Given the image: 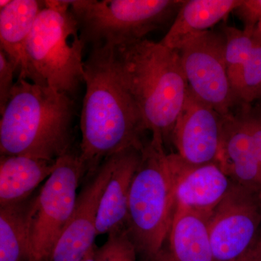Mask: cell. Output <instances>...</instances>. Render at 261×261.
Masks as SVG:
<instances>
[{
    "instance_id": "6da1fadb",
    "label": "cell",
    "mask_w": 261,
    "mask_h": 261,
    "mask_svg": "<svg viewBox=\"0 0 261 261\" xmlns=\"http://www.w3.org/2000/svg\"><path fill=\"white\" fill-rule=\"evenodd\" d=\"M86 92L81 114L80 157L91 177L105 160L142 149L145 123L114 69L111 48H93L84 61Z\"/></svg>"
},
{
    "instance_id": "7a4b0ae2",
    "label": "cell",
    "mask_w": 261,
    "mask_h": 261,
    "mask_svg": "<svg viewBox=\"0 0 261 261\" xmlns=\"http://www.w3.org/2000/svg\"><path fill=\"white\" fill-rule=\"evenodd\" d=\"M111 48L114 69L146 128L166 144L189 90L179 53L147 38Z\"/></svg>"
},
{
    "instance_id": "3957f363",
    "label": "cell",
    "mask_w": 261,
    "mask_h": 261,
    "mask_svg": "<svg viewBox=\"0 0 261 261\" xmlns=\"http://www.w3.org/2000/svg\"><path fill=\"white\" fill-rule=\"evenodd\" d=\"M73 99L18 78L0 120L2 155L56 161L70 150Z\"/></svg>"
},
{
    "instance_id": "277c9868",
    "label": "cell",
    "mask_w": 261,
    "mask_h": 261,
    "mask_svg": "<svg viewBox=\"0 0 261 261\" xmlns=\"http://www.w3.org/2000/svg\"><path fill=\"white\" fill-rule=\"evenodd\" d=\"M164 145L159 137L146 141L130 185L126 228L145 261L161 251L174 214V176Z\"/></svg>"
},
{
    "instance_id": "5b68a950",
    "label": "cell",
    "mask_w": 261,
    "mask_h": 261,
    "mask_svg": "<svg viewBox=\"0 0 261 261\" xmlns=\"http://www.w3.org/2000/svg\"><path fill=\"white\" fill-rule=\"evenodd\" d=\"M27 44L30 82L70 96L84 82L83 49L70 1L48 0Z\"/></svg>"
},
{
    "instance_id": "8992f818",
    "label": "cell",
    "mask_w": 261,
    "mask_h": 261,
    "mask_svg": "<svg viewBox=\"0 0 261 261\" xmlns=\"http://www.w3.org/2000/svg\"><path fill=\"white\" fill-rule=\"evenodd\" d=\"M183 0H75L70 10L84 44L116 47L145 39L174 20Z\"/></svg>"
},
{
    "instance_id": "52a82bcc",
    "label": "cell",
    "mask_w": 261,
    "mask_h": 261,
    "mask_svg": "<svg viewBox=\"0 0 261 261\" xmlns=\"http://www.w3.org/2000/svg\"><path fill=\"white\" fill-rule=\"evenodd\" d=\"M84 177L87 169L80 154L70 150L57 159L56 168L38 193L31 224L29 261H49L74 211L77 189Z\"/></svg>"
},
{
    "instance_id": "ba28073f",
    "label": "cell",
    "mask_w": 261,
    "mask_h": 261,
    "mask_svg": "<svg viewBox=\"0 0 261 261\" xmlns=\"http://www.w3.org/2000/svg\"><path fill=\"white\" fill-rule=\"evenodd\" d=\"M177 51L190 92L221 116L236 112L242 105L228 76L225 38L221 29H211L192 37Z\"/></svg>"
},
{
    "instance_id": "9c48e42d",
    "label": "cell",
    "mask_w": 261,
    "mask_h": 261,
    "mask_svg": "<svg viewBox=\"0 0 261 261\" xmlns=\"http://www.w3.org/2000/svg\"><path fill=\"white\" fill-rule=\"evenodd\" d=\"M208 231L215 261H238L257 247L261 195L234 184L213 211Z\"/></svg>"
},
{
    "instance_id": "30bf717a",
    "label": "cell",
    "mask_w": 261,
    "mask_h": 261,
    "mask_svg": "<svg viewBox=\"0 0 261 261\" xmlns=\"http://www.w3.org/2000/svg\"><path fill=\"white\" fill-rule=\"evenodd\" d=\"M117 154L105 160L81 190L71 218L49 261H81L95 245L99 202L112 174Z\"/></svg>"
},
{
    "instance_id": "8fae6325",
    "label": "cell",
    "mask_w": 261,
    "mask_h": 261,
    "mask_svg": "<svg viewBox=\"0 0 261 261\" xmlns=\"http://www.w3.org/2000/svg\"><path fill=\"white\" fill-rule=\"evenodd\" d=\"M224 119L189 89L171 135L178 155L192 166L217 162Z\"/></svg>"
},
{
    "instance_id": "7c38bea8",
    "label": "cell",
    "mask_w": 261,
    "mask_h": 261,
    "mask_svg": "<svg viewBox=\"0 0 261 261\" xmlns=\"http://www.w3.org/2000/svg\"><path fill=\"white\" fill-rule=\"evenodd\" d=\"M174 176L175 208L210 216L234 182L217 162L192 166L177 153L168 154Z\"/></svg>"
},
{
    "instance_id": "4fadbf2b",
    "label": "cell",
    "mask_w": 261,
    "mask_h": 261,
    "mask_svg": "<svg viewBox=\"0 0 261 261\" xmlns=\"http://www.w3.org/2000/svg\"><path fill=\"white\" fill-rule=\"evenodd\" d=\"M217 163L235 184L261 195V166L240 110L224 116Z\"/></svg>"
},
{
    "instance_id": "5bb4252c",
    "label": "cell",
    "mask_w": 261,
    "mask_h": 261,
    "mask_svg": "<svg viewBox=\"0 0 261 261\" xmlns=\"http://www.w3.org/2000/svg\"><path fill=\"white\" fill-rule=\"evenodd\" d=\"M209 217L176 207L166 240L153 261H215Z\"/></svg>"
},
{
    "instance_id": "9a60e30c",
    "label": "cell",
    "mask_w": 261,
    "mask_h": 261,
    "mask_svg": "<svg viewBox=\"0 0 261 261\" xmlns=\"http://www.w3.org/2000/svg\"><path fill=\"white\" fill-rule=\"evenodd\" d=\"M143 148V147H142ZM142 157V149L117 154L116 164L101 197L97 218V236L126 226L130 185Z\"/></svg>"
},
{
    "instance_id": "2e32d148",
    "label": "cell",
    "mask_w": 261,
    "mask_h": 261,
    "mask_svg": "<svg viewBox=\"0 0 261 261\" xmlns=\"http://www.w3.org/2000/svg\"><path fill=\"white\" fill-rule=\"evenodd\" d=\"M44 1L11 0L0 10V46L16 68L18 78L30 81L27 44Z\"/></svg>"
},
{
    "instance_id": "e0dca14e",
    "label": "cell",
    "mask_w": 261,
    "mask_h": 261,
    "mask_svg": "<svg viewBox=\"0 0 261 261\" xmlns=\"http://www.w3.org/2000/svg\"><path fill=\"white\" fill-rule=\"evenodd\" d=\"M242 0H188L178 11L161 44L178 50L189 39L211 30L233 13Z\"/></svg>"
},
{
    "instance_id": "ac0fdd59",
    "label": "cell",
    "mask_w": 261,
    "mask_h": 261,
    "mask_svg": "<svg viewBox=\"0 0 261 261\" xmlns=\"http://www.w3.org/2000/svg\"><path fill=\"white\" fill-rule=\"evenodd\" d=\"M56 161L1 154L0 206L20 202L33 195L40 184L50 176Z\"/></svg>"
},
{
    "instance_id": "d6986e66",
    "label": "cell",
    "mask_w": 261,
    "mask_h": 261,
    "mask_svg": "<svg viewBox=\"0 0 261 261\" xmlns=\"http://www.w3.org/2000/svg\"><path fill=\"white\" fill-rule=\"evenodd\" d=\"M39 190L25 200L0 206V261H29L31 224Z\"/></svg>"
},
{
    "instance_id": "ffe728a7",
    "label": "cell",
    "mask_w": 261,
    "mask_h": 261,
    "mask_svg": "<svg viewBox=\"0 0 261 261\" xmlns=\"http://www.w3.org/2000/svg\"><path fill=\"white\" fill-rule=\"evenodd\" d=\"M221 30L225 38V60L233 88L242 68L255 46V29L241 30L225 24Z\"/></svg>"
},
{
    "instance_id": "44dd1931",
    "label": "cell",
    "mask_w": 261,
    "mask_h": 261,
    "mask_svg": "<svg viewBox=\"0 0 261 261\" xmlns=\"http://www.w3.org/2000/svg\"><path fill=\"white\" fill-rule=\"evenodd\" d=\"M233 89L241 105H249L258 99L261 92V43L256 39Z\"/></svg>"
},
{
    "instance_id": "7402d4cb",
    "label": "cell",
    "mask_w": 261,
    "mask_h": 261,
    "mask_svg": "<svg viewBox=\"0 0 261 261\" xmlns=\"http://www.w3.org/2000/svg\"><path fill=\"white\" fill-rule=\"evenodd\" d=\"M137 254L125 226L108 233L106 243L96 247L95 261H137Z\"/></svg>"
},
{
    "instance_id": "603a6c76",
    "label": "cell",
    "mask_w": 261,
    "mask_h": 261,
    "mask_svg": "<svg viewBox=\"0 0 261 261\" xmlns=\"http://www.w3.org/2000/svg\"><path fill=\"white\" fill-rule=\"evenodd\" d=\"M16 68L8 59L6 54L0 49V113H3L14 87Z\"/></svg>"
},
{
    "instance_id": "cb8c5ba5",
    "label": "cell",
    "mask_w": 261,
    "mask_h": 261,
    "mask_svg": "<svg viewBox=\"0 0 261 261\" xmlns=\"http://www.w3.org/2000/svg\"><path fill=\"white\" fill-rule=\"evenodd\" d=\"M239 110L246 124L254 150L261 166V115L251 111L249 105H242Z\"/></svg>"
},
{
    "instance_id": "d4e9b609",
    "label": "cell",
    "mask_w": 261,
    "mask_h": 261,
    "mask_svg": "<svg viewBox=\"0 0 261 261\" xmlns=\"http://www.w3.org/2000/svg\"><path fill=\"white\" fill-rule=\"evenodd\" d=\"M233 13L243 22L244 29H255L261 20V0H242Z\"/></svg>"
},
{
    "instance_id": "484cf974",
    "label": "cell",
    "mask_w": 261,
    "mask_h": 261,
    "mask_svg": "<svg viewBox=\"0 0 261 261\" xmlns=\"http://www.w3.org/2000/svg\"><path fill=\"white\" fill-rule=\"evenodd\" d=\"M238 261H261V253L258 246L257 245L252 251Z\"/></svg>"
},
{
    "instance_id": "4316f807",
    "label": "cell",
    "mask_w": 261,
    "mask_h": 261,
    "mask_svg": "<svg viewBox=\"0 0 261 261\" xmlns=\"http://www.w3.org/2000/svg\"><path fill=\"white\" fill-rule=\"evenodd\" d=\"M95 245L91 248V250L87 252V255L84 256V258L81 261H95Z\"/></svg>"
},
{
    "instance_id": "83f0119b",
    "label": "cell",
    "mask_w": 261,
    "mask_h": 261,
    "mask_svg": "<svg viewBox=\"0 0 261 261\" xmlns=\"http://www.w3.org/2000/svg\"><path fill=\"white\" fill-rule=\"evenodd\" d=\"M254 35H255V39L261 43V20L255 27V31H254Z\"/></svg>"
},
{
    "instance_id": "f1b7e54d",
    "label": "cell",
    "mask_w": 261,
    "mask_h": 261,
    "mask_svg": "<svg viewBox=\"0 0 261 261\" xmlns=\"http://www.w3.org/2000/svg\"><path fill=\"white\" fill-rule=\"evenodd\" d=\"M10 2H11V0H1L0 1V10H3L6 8L10 4Z\"/></svg>"
},
{
    "instance_id": "f546056e",
    "label": "cell",
    "mask_w": 261,
    "mask_h": 261,
    "mask_svg": "<svg viewBox=\"0 0 261 261\" xmlns=\"http://www.w3.org/2000/svg\"><path fill=\"white\" fill-rule=\"evenodd\" d=\"M257 246H258L259 250H260L261 253V232L260 234V238H259L258 243H257Z\"/></svg>"
},
{
    "instance_id": "4dcf8cb0",
    "label": "cell",
    "mask_w": 261,
    "mask_h": 261,
    "mask_svg": "<svg viewBox=\"0 0 261 261\" xmlns=\"http://www.w3.org/2000/svg\"><path fill=\"white\" fill-rule=\"evenodd\" d=\"M260 99V100H261V92H260V95H259L258 99Z\"/></svg>"
}]
</instances>
